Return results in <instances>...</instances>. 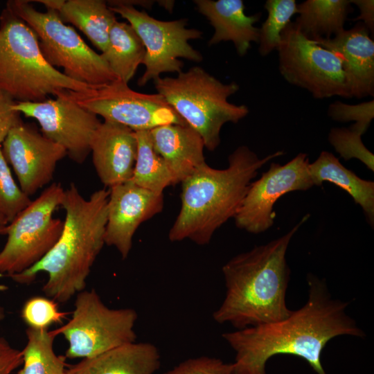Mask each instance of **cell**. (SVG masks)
Here are the masks:
<instances>
[{
  "label": "cell",
  "instance_id": "6da1fadb",
  "mask_svg": "<svg viewBox=\"0 0 374 374\" xmlns=\"http://www.w3.org/2000/svg\"><path fill=\"white\" fill-rule=\"evenodd\" d=\"M308 298L285 319L222 334L235 353L233 374H267L268 359L292 355L308 362L317 374H326L321 356L335 337L365 336L346 312L348 303L332 299L326 282L308 276Z\"/></svg>",
  "mask_w": 374,
  "mask_h": 374
},
{
  "label": "cell",
  "instance_id": "7a4b0ae2",
  "mask_svg": "<svg viewBox=\"0 0 374 374\" xmlns=\"http://www.w3.org/2000/svg\"><path fill=\"white\" fill-rule=\"evenodd\" d=\"M109 195V190L102 188L85 198L71 183L61 204L65 219L59 239L39 262L10 277L17 283L29 285L38 274L46 273L42 292L57 303H66L84 290L91 269L105 244Z\"/></svg>",
  "mask_w": 374,
  "mask_h": 374
},
{
  "label": "cell",
  "instance_id": "3957f363",
  "mask_svg": "<svg viewBox=\"0 0 374 374\" xmlns=\"http://www.w3.org/2000/svg\"><path fill=\"white\" fill-rule=\"evenodd\" d=\"M309 214L283 235L239 253L222 267L225 296L213 317L237 330L278 321L292 312L285 295L290 269L289 244Z\"/></svg>",
  "mask_w": 374,
  "mask_h": 374
},
{
  "label": "cell",
  "instance_id": "277c9868",
  "mask_svg": "<svg viewBox=\"0 0 374 374\" xmlns=\"http://www.w3.org/2000/svg\"><path fill=\"white\" fill-rule=\"evenodd\" d=\"M283 154V151H277L259 158L249 147L241 145L229 156L226 168L202 165L181 183V207L169 240L208 244L214 233L234 218L258 170Z\"/></svg>",
  "mask_w": 374,
  "mask_h": 374
},
{
  "label": "cell",
  "instance_id": "5b68a950",
  "mask_svg": "<svg viewBox=\"0 0 374 374\" xmlns=\"http://www.w3.org/2000/svg\"><path fill=\"white\" fill-rule=\"evenodd\" d=\"M90 86L51 66L35 32L6 7L0 15V91L15 102L38 103Z\"/></svg>",
  "mask_w": 374,
  "mask_h": 374
},
{
  "label": "cell",
  "instance_id": "8992f818",
  "mask_svg": "<svg viewBox=\"0 0 374 374\" xmlns=\"http://www.w3.org/2000/svg\"><path fill=\"white\" fill-rule=\"evenodd\" d=\"M154 84L157 93L201 136L205 148L211 151L220 143L222 126L238 123L249 112L246 105L228 100L240 89L236 82L223 83L199 66L181 71L175 78L159 77Z\"/></svg>",
  "mask_w": 374,
  "mask_h": 374
},
{
  "label": "cell",
  "instance_id": "52a82bcc",
  "mask_svg": "<svg viewBox=\"0 0 374 374\" xmlns=\"http://www.w3.org/2000/svg\"><path fill=\"white\" fill-rule=\"evenodd\" d=\"M6 7L26 22L36 34L45 60L62 68L67 77L90 87L118 78L107 63L90 48L75 29L64 23L57 11L37 10L30 1H9Z\"/></svg>",
  "mask_w": 374,
  "mask_h": 374
},
{
  "label": "cell",
  "instance_id": "ba28073f",
  "mask_svg": "<svg viewBox=\"0 0 374 374\" xmlns=\"http://www.w3.org/2000/svg\"><path fill=\"white\" fill-rule=\"evenodd\" d=\"M138 314L132 308H110L95 290L76 294L70 320L54 330L68 343L65 357L90 358L117 346L134 342Z\"/></svg>",
  "mask_w": 374,
  "mask_h": 374
},
{
  "label": "cell",
  "instance_id": "9c48e42d",
  "mask_svg": "<svg viewBox=\"0 0 374 374\" xmlns=\"http://www.w3.org/2000/svg\"><path fill=\"white\" fill-rule=\"evenodd\" d=\"M64 189L53 183L5 229L6 244L0 251V274H19L39 262L59 239L64 222L53 217L61 206Z\"/></svg>",
  "mask_w": 374,
  "mask_h": 374
},
{
  "label": "cell",
  "instance_id": "30bf717a",
  "mask_svg": "<svg viewBox=\"0 0 374 374\" xmlns=\"http://www.w3.org/2000/svg\"><path fill=\"white\" fill-rule=\"evenodd\" d=\"M107 5L128 21L145 47L142 64L145 70L138 80L139 87L155 80L163 73L181 72L183 62L179 58L197 62L202 60L201 53L189 44L190 39L200 38L202 33L187 28L188 19L159 20L123 1H109Z\"/></svg>",
  "mask_w": 374,
  "mask_h": 374
},
{
  "label": "cell",
  "instance_id": "8fae6325",
  "mask_svg": "<svg viewBox=\"0 0 374 374\" xmlns=\"http://www.w3.org/2000/svg\"><path fill=\"white\" fill-rule=\"evenodd\" d=\"M276 51L279 71L290 84L316 99L350 98L340 56L305 37L294 22L282 32Z\"/></svg>",
  "mask_w": 374,
  "mask_h": 374
},
{
  "label": "cell",
  "instance_id": "7c38bea8",
  "mask_svg": "<svg viewBox=\"0 0 374 374\" xmlns=\"http://www.w3.org/2000/svg\"><path fill=\"white\" fill-rule=\"evenodd\" d=\"M64 94L105 121L122 124L134 132L167 124L187 125L161 95L137 92L119 79Z\"/></svg>",
  "mask_w": 374,
  "mask_h": 374
},
{
  "label": "cell",
  "instance_id": "4fadbf2b",
  "mask_svg": "<svg viewBox=\"0 0 374 374\" xmlns=\"http://www.w3.org/2000/svg\"><path fill=\"white\" fill-rule=\"evenodd\" d=\"M12 109L37 120L42 134L63 147L66 156L78 164L90 154L92 138L102 123L64 93L38 103L15 102Z\"/></svg>",
  "mask_w": 374,
  "mask_h": 374
},
{
  "label": "cell",
  "instance_id": "5bb4252c",
  "mask_svg": "<svg viewBox=\"0 0 374 374\" xmlns=\"http://www.w3.org/2000/svg\"><path fill=\"white\" fill-rule=\"evenodd\" d=\"M308 154L299 153L284 165L272 162L269 169L252 181L242 205L234 217L235 226L258 234L274 224V206L286 193L307 190L314 185L308 170Z\"/></svg>",
  "mask_w": 374,
  "mask_h": 374
},
{
  "label": "cell",
  "instance_id": "9a60e30c",
  "mask_svg": "<svg viewBox=\"0 0 374 374\" xmlns=\"http://www.w3.org/2000/svg\"><path fill=\"white\" fill-rule=\"evenodd\" d=\"M1 146L20 188L29 197L50 183L57 163L66 156L63 147L23 121L10 130Z\"/></svg>",
  "mask_w": 374,
  "mask_h": 374
},
{
  "label": "cell",
  "instance_id": "2e32d148",
  "mask_svg": "<svg viewBox=\"0 0 374 374\" xmlns=\"http://www.w3.org/2000/svg\"><path fill=\"white\" fill-rule=\"evenodd\" d=\"M163 208V194L143 188L130 180L109 188L105 244L114 247L122 259H126L140 224L161 213Z\"/></svg>",
  "mask_w": 374,
  "mask_h": 374
},
{
  "label": "cell",
  "instance_id": "e0dca14e",
  "mask_svg": "<svg viewBox=\"0 0 374 374\" xmlns=\"http://www.w3.org/2000/svg\"><path fill=\"white\" fill-rule=\"evenodd\" d=\"M90 148L93 166L105 186L111 188L131 179L138 148L134 131L104 121L96 131Z\"/></svg>",
  "mask_w": 374,
  "mask_h": 374
},
{
  "label": "cell",
  "instance_id": "ac0fdd59",
  "mask_svg": "<svg viewBox=\"0 0 374 374\" xmlns=\"http://www.w3.org/2000/svg\"><path fill=\"white\" fill-rule=\"evenodd\" d=\"M370 34L357 21L332 38L315 42L340 56L350 98L374 96V42Z\"/></svg>",
  "mask_w": 374,
  "mask_h": 374
},
{
  "label": "cell",
  "instance_id": "d6986e66",
  "mask_svg": "<svg viewBox=\"0 0 374 374\" xmlns=\"http://www.w3.org/2000/svg\"><path fill=\"white\" fill-rule=\"evenodd\" d=\"M194 3L214 28L208 46L231 41L237 53L244 56L251 42L258 43L259 28L254 24L260 20L262 14L247 15L242 0H195Z\"/></svg>",
  "mask_w": 374,
  "mask_h": 374
},
{
  "label": "cell",
  "instance_id": "ffe728a7",
  "mask_svg": "<svg viewBox=\"0 0 374 374\" xmlns=\"http://www.w3.org/2000/svg\"><path fill=\"white\" fill-rule=\"evenodd\" d=\"M149 133L154 150L164 160L175 184L206 163L203 139L188 125H163Z\"/></svg>",
  "mask_w": 374,
  "mask_h": 374
},
{
  "label": "cell",
  "instance_id": "44dd1931",
  "mask_svg": "<svg viewBox=\"0 0 374 374\" xmlns=\"http://www.w3.org/2000/svg\"><path fill=\"white\" fill-rule=\"evenodd\" d=\"M161 357L150 342L125 344L69 365L66 374H155Z\"/></svg>",
  "mask_w": 374,
  "mask_h": 374
},
{
  "label": "cell",
  "instance_id": "7402d4cb",
  "mask_svg": "<svg viewBox=\"0 0 374 374\" xmlns=\"http://www.w3.org/2000/svg\"><path fill=\"white\" fill-rule=\"evenodd\" d=\"M308 170L313 185L328 181L344 190L362 208L368 224L374 225V182L362 179L344 167L332 153L322 151L310 163Z\"/></svg>",
  "mask_w": 374,
  "mask_h": 374
},
{
  "label": "cell",
  "instance_id": "603a6c76",
  "mask_svg": "<svg viewBox=\"0 0 374 374\" xmlns=\"http://www.w3.org/2000/svg\"><path fill=\"white\" fill-rule=\"evenodd\" d=\"M353 10L351 0H307L297 4L294 24L310 40L328 39L345 30Z\"/></svg>",
  "mask_w": 374,
  "mask_h": 374
},
{
  "label": "cell",
  "instance_id": "cb8c5ba5",
  "mask_svg": "<svg viewBox=\"0 0 374 374\" xmlns=\"http://www.w3.org/2000/svg\"><path fill=\"white\" fill-rule=\"evenodd\" d=\"M58 13L64 23L77 27L101 53L105 51L110 29L117 21L106 1L68 0Z\"/></svg>",
  "mask_w": 374,
  "mask_h": 374
},
{
  "label": "cell",
  "instance_id": "d4e9b609",
  "mask_svg": "<svg viewBox=\"0 0 374 374\" xmlns=\"http://www.w3.org/2000/svg\"><path fill=\"white\" fill-rule=\"evenodd\" d=\"M145 47L132 26L118 21L112 26L105 51L100 53L116 77L128 84L143 63Z\"/></svg>",
  "mask_w": 374,
  "mask_h": 374
},
{
  "label": "cell",
  "instance_id": "484cf974",
  "mask_svg": "<svg viewBox=\"0 0 374 374\" xmlns=\"http://www.w3.org/2000/svg\"><path fill=\"white\" fill-rule=\"evenodd\" d=\"M26 335L23 366L17 374H66L65 356L57 355L54 350L55 330L27 328Z\"/></svg>",
  "mask_w": 374,
  "mask_h": 374
},
{
  "label": "cell",
  "instance_id": "4316f807",
  "mask_svg": "<svg viewBox=\"0 0 374 374\" xmlns=\"http://www.w3.org/2000/svg\"><path fill=\"white\" fill-rule=\"evenodd\" d=\"M137 155L130 179L134 184L157 194L175 185L172 175L163 158L154 150L149 130L135 132Z\"/></svg>",
  "mask_w": 374,
  "mask_h": 374
},
{
  "label": "cell",
  "instance_id": "83f0119b",
  "mask_svg": "<svg viewBox=\"0 0 374 374\" xmlns=\"http://www.w3.org/2000/svg\"><path fill=\"white\" fill-rule=\"evenodd\" d=\"M267 17L259 28L258 52L266 56L277 50L280 35L292 17L297 14L295 0H267L264 5Z\"/></svg>",
  "mask_w": 374,
  "mask_h": 374
},
{
  "label": "cell",
  "instance_id": "f1b7e54d",
  "mask_svg": "<svg viewBox=\"0 0 374 374\" xmlns=\"http://www.w3.org/2000/svg\"><path fill=\"white\" fill-rule=\"evenodd\" d=\"M31 201L13 179L0 145V214L10 223Z\"/></svg>",
  "mask_w": 374,
  "mask_h": 374
},
{
  "label": "cell",
  "instance_id": "f546056e",
  "mask_svg": "<svg viewBox=\"0 0 374 374\" xmlns=\"http://www.w3.org/2000/svg\"><path fill=\"white\" fill-rule=\"evenodd\" d=\"M362 134L350 127H333L328 134V141L346 161L357 159L372 172L374 156L364 145Z\"/></svg>",
  "mask_w": 374,
  "mask_h": 374
},
{
  "label": "cell",
  "instance_id": "4dcf8cb0",
  "mask_svg": "<svg viewBox=\"0 0 374 374\" xmlns=\"http://www.w3.org/2000/svg\"><path fill=\"white\" fill-rule=\"evenodd\" d=\"M66 314L57 302L47 296L29 298L23 305L21 317L28 328L47 330L51 325L61 323Z\"/></svg>",
  "mask_w": 374,
  "mask_h": 374
},
{
  "label": "cell",
  "instance_id": "1f68e13d",
  "mask_svg": "<svg viewBox=\"0 0 374 374\" xmlns=\"http://www.w3.org/2000/svg\"><path fill=\"white\" fill-rule=\"evenodd\" d=\"M327 114L337 122L355 121L350 128L363 135L374 118V100L372 99L356 105L336 100L328 106Z\"/></svg>",
  "mask_w": 374,
  "mask_h": 374
},
{
  "label": "cell",
  "instance_id": "d6a6232c",
  "mask_svg": "<svg viewBox=\"0 0 374 374\" xmlns=\"http://www.w3.org/2000/svg\"><path fill=\"white\" fill-rule=\"evenodd\" d=\"M233 363L208 356L187 359L163 374H233Z\"/></svg>",
  "mask_w": 374,
  "mask_h": 374
},
{
  "label": "cell",
  "instance_id": "836d02e7",
  "mask_svg": "<svg viewBox=\"0 0 374 374\" xmlns=\"http://www.w3.org/2000/svg\"><path fill=\"white\" fill-rule=\"evenodd\" d=\"M15 101L6 93L0 91V145L10 130L22 122L20 113L12 109Z\"/></svg>",
  "mask_w": 374,
  "mask_h": 374
},
{
  "label": "cell",
  "instance_id": "e575fe53",
  "mask_svg": "<svg viewBox=\"0 0 374 374\" xmlns=\"http://www.w3.org/2000/svg\"><path fill=\"white\" fill-rule=\"evenodd\" d=\"M22 353L0 337V374H11L22 364Z\"/></svg>",
  "mask_w": 374,
  "mask_h": 374
},
{
  "label": "cell",
  "instance_id": "d590c367",
  "mask_svg": "<svg viewBox=\"0 0 374 374\" xmlns=\"http://www.w3.org/2000/svg\"><path fill=\"white\" fill-rule=\"evenodd\" d=\"M359 8V15L353 19L362 22L373 36L374 33V1L373 0H351Z\"/></svg>",
  "mask_w": 374,
  "mask_h": 374
},
{
  "label": "cell",
  "instance_id": "8d00e7d4",
  "mask_svg": "<svg viewBox=\"0 0 374 374\" xmlns=\"http://www.w3.org/2000/svg\"><path fill=\"white\" fill-rule=\"evenodd\" d=\"M35 2L43 4L47 10H55L59 12L64 6V0H39Z\"/></svg>",
  "mask_w": 374,
  "mask_h": 374
},
{
  "label": "cell",
  "instance_id": "74e56055",
  "mask_svg": "<svg viewBox=\"0 0 374 374\" xmlns=\"http://www.w3.org/2000/svg\"><path fill=\"white\" fill-rule=\"evenodd\" d=\"M8 224V221L0 214V235H3L5 229Z\"/></svg>",
  "mask_w": 374,
  "mask_h": 374
},
{
  "label": "cell",
  "instance_id": "f35d334b",
  "mask_svg": "<svg viewBox=\"0 0 374 374\" xmlns=\"http://www.w3.org/2000/svg\"><path fill=\"white\" fill-rule=\"evenodd\" d=\"M6 316V312L4 308L0 305V321H1Z\"/></svg>",
  "mask_w": 374,
  "mask_h": 374
},
{
  "label": "cell",
  "instance_id": "ab89813d",
  "mask_svg": "<svg viewBox=\"0 0 374 374\" xmlns=\"http://www.w3.org/2000/svg\"><path fill=\"white\" fill-rule=\"evenodd\" d=\"M8 289V287L4 284L0 283V292L6 291Z\"/></svg>",
  "mask_w": 374,
  "mask_h": 374
}]
</instances>
